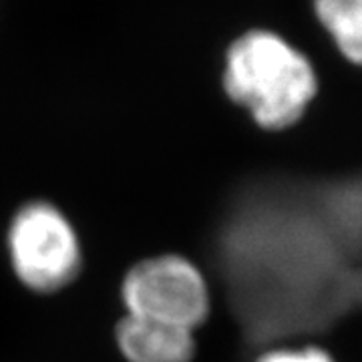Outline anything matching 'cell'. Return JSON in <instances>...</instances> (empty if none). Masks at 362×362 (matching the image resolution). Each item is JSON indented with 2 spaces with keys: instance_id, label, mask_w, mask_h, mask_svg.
<instances>
[{
  "instance_id": "obj_6",
  "label": "cell",
  "mask_w": 362,
  "mask_h": 362,
  "mask_svg": "<svg viewBox=\"0 0 362 362\" xmlns=\"http://www.w3.org/2000/svg\"><path fill=\"white\" fill-rule=\"evenodd\" d=\"M316 14L340 52L362 65V0H316Z\"/></svg>"
},
{
  "instance_id": "obj_4",
  "label": "cell",
  "mask_w": 362,
  "mask_h": 362,
  "mask_svg": "<svg viewBox=\"0 0 362 362\" xmlns=\"http://www.w3.org/2000/svg\"><path fill=\"white\" fill-rule=\"evenodd\" d=\"M121 294L129 316L192 332L209 312V292L202 272L180 256H159L137 264L125 276Z\"/></svg>"
},
{
  "instance_id": "obj_7",
  "label": "cell",
  "mask_w": 362,
  "mask_h": 362,
  "mask_svg": "<svg viewBox=\"0 0 362 362\" xmlns=\"http://www.w3.org/2000/svg\"><path fill=\"white\" fill-rule=\"evenodd\" d=\"M256 362H332V358L320 349H272Z\"/></svg>"
},
{
  "instance_id": "obj_1",
  "label": "cell",
  "mask_w": 362,
  "mask_h": 362,
  "mask_svg": "<svg viewBox=\"0 0 362 362\" xmlns=\"http://www.w3.org/2000/svg\"><path fill=\"white\" fill-rule=\"evenodd\" d=\"M214 259L254 349L361 312L362 171L250 177L221 214Z\"/></svg>"
},
{
  "instance_id": "obj_5",
  "label": "cell",
  "mask_w": 362,
  "mask_h": 362,
  "mask_svg": "<svg viewBox=\"0 0 362 362\" xmlns=\"http://www.w3.org/2000/svg\"><path fill=\"white\" fill-rule=\"evenodd\" d=\"M117 342L129 362H192L195 354L192 330L137 316L121 320Z\"/></svg>"
},
{
  "instance_id": "obj_2",
  "label": "cell",
  "mask_w": 362,
  "mask_h": 362,
  "mask_svg": "<svg viewBox=\"0 0 362 362\" xmlns=\"http://www.w3.org/2000/svg\"><path fill=\"white\" fill-rule=\"evenodd\" d=\"M223 87L259 127L280 131L294 125L314 99L316 75L308 59L284 39L252 30L228 51Z\"/></svg>"
},
{
  "instance_id": "obj_3",
  "label": "cell",
  "mask_w": 362,
  "mask_h": 362,
  "mask_svg": "<svg viewBox=\"0 0 362 362\" xmlns=\"http://www.w3.org/2000/svg\"><path fill=\"white\" fill-rule=\"evenodd\" d=\"M11 262L18 280L37 292H54L77 276L81 246L71 221L47 202H33L8 230Z\"/></svg>"
}]
</instances>
